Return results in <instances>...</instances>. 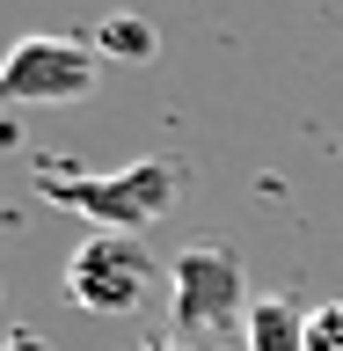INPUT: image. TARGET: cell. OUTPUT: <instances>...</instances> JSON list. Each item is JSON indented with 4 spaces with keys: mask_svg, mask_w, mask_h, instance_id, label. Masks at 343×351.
I'll return each mask as SVG.
<instances>
[{
    "mask_svg": "<svg viewBox=\"0 0 343 351\" xmlns=\"http://www.w3.org/2000/svg\"><path fill=\"white\" fill-rule=\"evenodd\" d=\"M153 285H161V263L147 256L139 234H88L66 256V300L88 315H139Z\"/></svg>",
    "mask_w": 343,
    "mask_h": 351,
    "instance_id": "277c9868",
    "label": "cell"
},
{
    "mask_svg": "<svg viewBox=\"0 0 343 351\" xmlns=\"http://www.w3.org/2000/svg\"><path fill=\"white\" fill-rule=\"evenodd\" d=\"M103 81V51L88 37H59V29H37V37L8 44L0 59V103H88Z\"/></svg>",
    "mask_w": 343,
    "mask_h": 351,
    "instance_id": "3957f363",
    "label": "cell"
},
{
    "mask_svg": "<svg viewBox=\"0 0 343 351\" xmlns=\"http://www.w3.org/2000/svg\"><path fill=\"white\" fill-rule=\"evenodd\" d=\"M95 51H103V66L110 59H125V66H153V51H161V29H153L147 15H131V8H117V15H103L95 22Z\"/></svg>",
    "mask_w": 343,
    "mask_h": 351,
    "instance_id": "8992f818",
    "label": "cell"
},
{
    "mask_svg": "<svg viewBox=\"0 0 343 351\" xmlns=\"http://www.w3.org/2000/svg\"><path fill=\"white\" fill-rule=\"evenodd\" d=\"M183 161L168 154H147V161H125V169H103V176H81V169H37V191L66 213H81L95 234H147L168 219V205L183 197Z\"/></svg>",
    "mask_w": 343,
    "mask_h": 351,
    "instance_id": "6da1fadb",
    "label": "cell"
},
{
    "mask_svg": "<svg viewBox=\"0 0 343 351\" xmlns=\"http://www.w3.org/2000/svg\"><path fill=\"white\" fill-rule=\"evenodd\" d=\"M249 351H307V315L292 293H256V307H249V337H241Z\"/></svg>",
    "mask_w": 343,
    "mask_h": 351,
    "instance_id": "5b68a950",
    "label": "cell"
},
{
    "mask_svg": "<svg viewBox=\"0 0 343 351\" xmlns=\"http://www.w3.org/2000/svg\"><path fill=\"white\" fill-rule=\"evenodd\" d=\"M249 271H241L234 241H190L168 263V322L175 344L190 351H227L234 337H249Z\"/></svg>",
    "mask_w": 343,
    "mask_h": 351,
    "instance_id": "7a4b0ae2",
    "label": "cell"
},
{
    "mask_svg": "<svg viewBox=\"0 0 343 351\" xmlns=\"http://www.w3.org/2000/svg\"><path fill=\"white\" fill-rule=\"evenodd\" d=\"M307 351H343V300L307 315Z\"/></svg>",
    "mask_w": 343,
    "mask_h": 351,
    "instance_id": "52a82bcc",
    "label": "cell"
},
{
    "mask_svg": "<svg viewBox=\"0 0 343 351\" xmlns=\"http://www.w3.org/2000/svg\"><path fill=\"white\" fill-rule=\"evenodd\" d=\"M147 351H190V344H175V337H168V344H147Z\"/></svg>",
    "mask_w": 343,
    "mask_h": 351,
    "instance_id": "9c48e42d",
    "label": "cell"
},
{
    "mask_svg": "<svg viewBox=\"0 0 343 351\" xmlns=\"http://www.w3.org/2000/svg\"><path fill=\"white\" fill-rule=\"evenodd\" d=\"M0 351H44V337H37V329H15V337H8Z\"/></svg>",
    "mask_w": 343,
    "mask_h": 351,
    "instance_id": "ba28073f",
    "label": "cell"
}]
</instances>
